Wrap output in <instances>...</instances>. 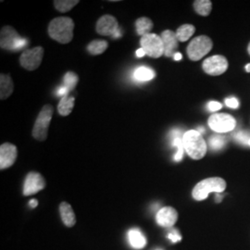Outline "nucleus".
<instances>
[{"mask_svg": "<svg viewBox=\"0 0 250 250\" xmlns=\"http://www.w3.org/2000/svg\"><path fill=\"white\" fill-rule=\"evenodd\" d=\"M74 22L69 17H58L50 21L48 25V35L61 44H69L73 38Z\"/></svg>", "mask_w": 250, "mask_h": 250, "instance_id": "f257e3e1", "label": "nucleus"}, {"mask_svg": "<svg viewBox=\"0 0 250 250\" xmlns=\"http://www.w3.org/2000/svg\"><path fill=\"white\" fill-rule=\"evenodd\" d=\"M183 143L185 151L193 160L198 161L205 157L207 144L202 134H199L197 130H190L184 134Z\"/></svg>", "mask_w": 250, "mask_h": 250, "instance_id": "f03ea898", "label": "nucleus"}, {"mask_svg": "<svg viewBox=\"0 0 250 250\" xmlns=\"http://www.w3.org/2000/svg\"><path fill=\"white\" fill-rule=\"evenodd\" d=\"M226 188V182L220 177H211L199 182L193 189L192 196L197 201L208 198L209 193H223Z\"/></svg>", "mask_w": 250, "mask_h": 250, "instance_id": "7ed1b4c3", "label": "nucleus"}, {"mask_svg": "<svg viewBox=\"0 0 250 250\" xmlns=\"http://www.w3.org/2000/svg\"><path fill=\"white\" fill-rule=\"evenodd\" d=\"M54 107L51 105H45L42 107L36 118V123L33 128V137L37 141H45L47 137L48 127L53 116Z\"/></svg>", "mask_w": 250, "mask_h": 250, "instance_id": "20e7f679", "label": "nucleus"}, {"mask_svg": "<svg viewBox=\"0 0 250 250\" xmlns=\"http://www.w3.org/2000/svg\"><path fill=\"white\" fill-rule=\"evenodd\" d=\"M28 42L26 39L21 38L14 28L11 26H4L1 29L0 35V45L2 49L9 51L21 50L26 46Z\"/></svg>", "mask_w": 250, "mask_h": 250, "instance_id": "39448f33", "label": "nucleus"}, {"mask_svg": "<svg viewBox=\"0 0 250 250\" xmlns=\"http://www.w3.org/2000/svg\"><path fill=\"white\" fill-rule=\"evenodd\" d=\"M213 43L212 40L207 36H199L194 38L190 44L188 45V58L193 61L197 62L200 61L207 54L209 53L212 49Z\"/></svg>", "mask_w": 250, "mask_h": 250, "instance_id": "423d86ee", "label": "nucleus"}, {"mask_svg": "<svg viewBox=\"0 0 250 250\" xmlns=\"http://www.w3.org/2000/svg\"><path fill=\"white\" fill-rule=\"evenodd\" d=\"M141 48L146 56L152 59H159L164 55V45L162 39L156 34H148L142 36L140 39Z\"/></svg>", "mask_w": 250, "mask_h": 250, "instance_id": "0eeeda50", "label": "nucleus"}, {"mask_svg": "<svg viewBox=\"0 0 250 250\" xmlns=\"http://www.w3.org/2000/svg\"><path fill=\"white\" fill-rule=\"evenodd\" d=\"M208 126L218 134H224L232 131L236 126L235 119L226 113L212 114L208 119Z\"/></svg>", "mask_w": 250, "mask_h": 250, "instance_id": "6e6552de", "label": "nucleus"}, {"mask_svg": "<svg viewBox=\"0 0 250 250\" xmlns=\"http://www.w3.org/2000/svg\"><path fill=\"white\" fill-rule=\"evenodd\" d=\"M44 48L42 46H36L34 48L25 49L20 57V63L22 68L27 71H35L43 61Z\"/></svg>", "mask_w": 250, "mask_h": 250, "instance_id": "1a4fd4ad", "label": "nucleus"}, {"mask_svg": "<svg viewBox=\"0 0 250 250\" xmlns=\"http://www.w3.org/2000/svg\"><path fill=\"white\" fill-rule=\"evenodd\" d=\"M229 63L227 59L222 55H214L206 59L202 64L203 71L212 76L221 75L227 71Z\"/></svg>", "mask_w": 250, "mask_h": 250, "instance_id": "9d476101", "label": "nucleus"}, {"mask_svg": "<svg viewBox=\"0 0 250 250\" xmlns=\"http://www.w3.org/2000/svg\"><path fill=\"white\" fill-rule=\"evenodd\" d=\"M45 188V181L44 177L36 171H31L28 173L23 188L24 196H32L40 192Z\"/></svg>", "mask_w": 250, "mask_h": 250, "instance_id": "9b49d317", "label": "nucleus"}, {"mask_svg": "<svg viewBox=\"0 0 250 250\" xmlns=\"http://www.w3.org/2000/svg\"><path fill=\"white\" fill-rule=\"evenodd\" d=\"M18 157V149L15 145L4 143L0 146V169L5 170L11 167Z\"/></svg>", "mask_w": 250, "mask_h": 250, "instance_id": "f8f14e48", "label": "nucleus"}, {"mask_svg": "<svg viewBox=\"0 0 250 250\" xmlns=\"http://www.w3.org/2000/svg\"><path fill=\"white\" fill-rule=\"evenodd\" d=\"M119 29L120 27L118 21L115 17L111 15H104L100 17L96 26L98 34L104 36H113Z\"/></svg>", "mask_w": 250, "mask_h": 250, "instance_id": "ddd939ff", "label": "nucleus"}, {"mask_svg": "<svg viewBox=\"0 0 250 250\" xmlns=\"http://www.w3.org/2000/svg\"><path fill=\"white\" fill-rule=\"evenodd\" d=\"M178 219V212L176 211L175 208L171 207H164L161 208L157 216L156 220L159 225L162 227H172L174 224H176Z\"/></svg>", "mask_w": 250, "mask_h": 250, "instance_id": "4468645a", "label": "nucleus"}, {"mask_svg": "<svg viewBox=\"0 0 250 250\" xmlns=\"http://www.w3.org/2000/svg\"><path fill=\"white\" fill-rule=\"evenodd\" d=\"M161 37L164 45V56L167 58L173 57L177 53L176 50L179 46L176 34L170 30H166L161 33Z\"/></svg>", "mask_w": 250, "mask_h": 250, "instance_id": "2eb2a0df", "label": "nucleus"}, {"mask_svg": "<svg viewBox=\"0 0 250 250\" xmlns=\"http://www.w3.org/2000/svg\"><path fill=\"white\" fill-rule=\"evenodd\" d=\"M13 81L9 74L1 73L0 75V99L5 100L13 93Z\"/></svg>", "mask_w": 250, "mask_h": 250, "instance_id": "dca6fc26", "label": "nucleus"}, {"mask_svg": "<svg viewBox=\"0 0 250 250\" xmlns=\"http://www.w3.org/2000/svg\"><path fill=\"white\" fill-rule=\"evenodd\" d=\"M60 213L62 216L63 224L68 227H72L76 224V217L73 212L72 206L67 202H62L60 205Z\"/></svg>", "mask_w": 250, "mask_h": 250, "instance_id": "f3484780", "label": "nucleus"}, {"mask_svg": "<svg viewBox=\"0 0 250 250\" xmlns=\"http://www.w3.org/2000/svg\"><path fill=\"white\" fill-rule=\"evenodd\" d=\"M130 245L135 250H142L146 245V239L138 229H132L128 233Z\"/></svg>", "mask_w": 250, "mask_h": 250, "instance_id": "a211bd4d", "label": "nucleus"}, {"mask_svg": "<svg viewBox=\"0 0 250 250\" xmlns=\"http://www.w3.org/2000/svg\"><path fill=\"white\" fill-rule=\"evenodd\" d=\"M74 102L75 99L73 97H71L68 94L63 96L59 105H58V111L62 116H68L71 114V112L74 107Z\"/></svg>", "mask_w": 250, "mask_h": 250, "instance_id": "6ab92c4d", "label": "nucleus"}, {"mask_svg": "<svg viewBox=\"0 0 250 250\" xmlns=\"http://www.w3.org/2000/svg\"><path fill=\"white\" fill-rule=\"evenodd\" d=\"M153 26V21L147 17H141L137 19V21H135V30L137 35L139 36H144L150 34Z\"/></svg>", "mask_w": 250, "mask_h": 250, "instance_id": "aec40b11", "label": "nucleus"}, {"mask_svg": "<svg viewBox=\"0 0 250 250\" xmlns=\"http://www.w3.org/2000/svg\"><path fill=\"white\" fill-rule=\"evenodd\" d=\"M107 41L105 40H93L91 41L89 44L87 45V51L93 56H98L100 54L104 53L107 50Z\"/></svg>", "mask_w": 250, "mask_h": 250, "instance_id": "412c9836", "label": "nucleus"}, {"mask_svg": "<svg viewBox=\"0 0 250 250\" xmlns=\"http://www.w3.org/2000/svg\"><path fill=\"white\" fill-rule=\"evenodd\" d=\"M196 32V28L192 24L181 25L175 32L179 42H187Z\"/></svg>", "mask_w": 250, "mask_h": 250, "instance_id": "4be33fe9", "label": "nucleus"}, {"mask_svg": "<svg viewBox=\"0 0 250 250\" xmlns=\"http://www.w3.org/2000/svg\"><path fill=\"white\" fill-rule=\"evenodd\" d=\"M194 9L197 14L208 16L212 9V2L209 0H196L194 2Z\"/></svg>", "mask_w": 250, "mask_h": 250, "instance_id": "5701e85b", "label": "nucleus"}, {"mask_svg": "<svg viewBox=\"0 0 250 250\" xmlns=\"http://www.w3.org/2000/svg\"><path fill=\"white\" fill-rule=\"evenodd\" d=\"M134 75L136 80L146 82V81L152 80L155 77V72L151 69L142 66L135 70Z\"/></svg>", "mask_w": 250, "mask_h": 250, "instance_id": "b1692460", "label": "nucleus"}, {"mask_svg": "<svg viewBox=\"0 0 250 250\" xmlns=\"http://www.w3.org/2000/svg\"><path fill=\"white\" fill-rule=\"evenodd\" d=\"M78 3H79V0H57V1H54V7L60 12L64 13L73 9Z\"/></svg>", "mask_w": 250, "mask_h": 250, "instance_id": "393cba45", "label": "nucleus"}, {"mask_svg": "<svg viewBox=\"0 0 250 250\" xmlns=\"http://www.w3.org/2000/svg\"><path fill=\"white\" fill-rule=\"evenodd\" d=\"M208 143H209V146L212 150L217 151V150H220L224 147L226 143V139L225 137L221 135V134H213L209 137V140H208Z\"/></svg>", "mask_w": 250, "mask_h": 250, "instance_id": "a878e982", "label": "nucleus"}, {"mask_svg": "<svg viewBox=\"0 0 250 250\" xmlns=\"http://www.w3.org/2000/svg\"><path fill=\"white\" fill-rule=\"evenodd\" d=\"M184 136V135H183ZM183 136L181 134H177L173 138H172V144L173 146H177L178 150L177 153L174 156V161H182L183 157H184V152H185V147H184V143H183Z\"/></svg>", "mask_w": 250, "mask_h": 250, "instance_id": "bb28decb", "label": "nucleus"}, {"mask_svg": "<svg viewBox=\"0 0 250 250\" xmlns=\"http://www.w3.org/2000/svg\"><path fill=\"white\" fill-rule=\"evenodd\" d=\"M78 81H79V77H78L74 72H67V73L65 74L64 78H63L64 86H65L67 89L69 90V92L72 91V90L75 88V86H76Z\"/></svg>", "mask_w": 250, "mask_h": 250, "instance_id": "cd10ccee", "label": "nucleus"}, {"mask_svg": "<svg viewBox=\"0 0 250 250\" xmlns=\"http://www.w3.org/2000/svg\"><path fill=\"white\" fill-rule=\"evenodd\" d=\"M234 138L236 139V141H238L239 143L248 144L250 143V134L246 133V132H238L237 134L234 135Z\"/></svg>", "mask_w": 250, "mask_h": 250, "instance_id": "c85d7f7f", "label": "nucleus"}, {"mask_svg": "<svg viewBox=\"0 0 250 250\" xmlns=\"http://www.w3.org/2000/svg\"><path fill=\"white\" fill-rule=\"evenodd\" d=\"M222 107H223V105L220 102H217V101H210V102L208 103V110L212 111V112L220 110Z\"/></svg>", "mask_w": 250, "mask_h": 250, "instance_id": "c756f323", "label": "nucleus"}, {"mask_svg": "<svg viewBox=\"0 0 250 250\" xmlns=\"http://www.w3.org/2000/svg\"><path fill=\"white\" fill-rule=\"evenodd\" d=\"M168 238L170 239V241L173 242V243H177V242H180L182 240V236L180 235V233L176 230L170 232L169 233V235H168Z\"/></svg>", "mask_w": 250, "mask_h": 250, "instance_id": "7c9ffc66", "label": "nucleus"}, {"mask_svg": "<svg viewBox=\"0 0 250 250\" xmlns=\"http://www.w3.org/2000/svg\"><path fill=\"white\" fill-rule=\"evenodd\" d=\"M225 104L226 106H228L231 108H237L239 107V102L238 100L234 98H231V99H225Z\"/></svg>", "mask_w": 250, "mask_h": 250, "instance_id": "2f4dec72", "label": "nucleus"}, {"mask_svg": "<svg viewBox=\"0 0 250 250\" xmlns=\"http://www.w3.org/2000/svg\"><path fill=\"white\" fill-rule=\"evenodd\" d=\"M29 205H30L31 208H36L37 205H38V201L36 199H32V200H30Z\"/></svg>", "mask_w": 250, "mask_h": 250, "instance_id": "473e14b6", "label": "nucleus"}, {"mask_svg": "<svg viewBox=\"0 0 250 250\" xmlns=\"http://www.w3.org/2000/svg\"><path fill=\"white\" fill-rule=\"evenodd\" d=\"M145 55H146V53H145V51H144L142 48H139V49L136 51V56H137L138 58H142Z\"/></svg>", "mask_w": 250, "mask_h": 250, "instance_id": "72a5a7b5", "label": "nucleus"}, {"mask_svg": "<svg viewBox=\"0 0 250 250\" xmlns=\"http://www.w3.org/2000/svg\"><path fill=\"white\" fill-rule=\"evenodd\" d=\"M223 195H221V193H216V202H221L223 200Z\"/></svg>", "mask_w": 250, "mask_h": 250, "instance_id": "f704fd0d", "label": "nucleus"}, {"mask_svg": "<svg viewBox=\"0 0 250 250\" xmlns=\"http://www.w3.org/2000/svg\"><path fill=\"white\" fill-rule=\"evenodd\" d=\"M173 59H174V61H181L183 59V56H182V54L177 52L173 56Z\"/></svg>", "mask_w": 250, "mask_h": 250, "instance_id": "c9c22d12", "label": "nucleus"}, {"mask_svg": "<svg viewBox=\"0 0 250 250\" xmlns=\"http://www.w3.org/2000/svg\"><path fill=\"white\" fill-rule=\"evenodd\" d=\"M197 131L200 134H203V133H205V128H203V127H198Z\"/></svg>", "mask_w": 250, "mask_h": 250, "instance_id": "e433bc0d", "label": "nucleus"}, {"mask_svg": "<svg viewBox=\"0 0 250 250\" xmlns=\"http://www.w3.org/2000/svg\"><path fill=\"white\" fill-rule=\"evenodd\" d=\"M246 71H247V72H250V63H249V64L246 66Z\"/></svg>", "mask_w": 250, "mask_h": 250, "instance_id": "4c0bfd02", "label": "nucleus"}, {"mask_svg": "<svg viewBox=\"0 0 250 250\" xmlns=\"http://www.w3.org/2000/svg\"><path fill=\"white\" fill-rule=\"evenodd\" d=\"M248 52H249V54H250V45H249V46H248Z\"/></svg>", "mask_w": 250, "mask_h": 250, "instance_id": "58836bf2", "label": "nucleus"}, {"mask_svg": "<svg viewBox=\"0 0 250 250\" xmlns=\"http://www.w3.org/2000/svg\"><path fill=\"white\" fill-rule=\"evenodd\" d=\"M249 145H250V143H249Z\"/></svg>", "mask_w": 250, "mask_h": 250, "instance_id": "ea45409f", "label": "nucleus"}]
</instances>
